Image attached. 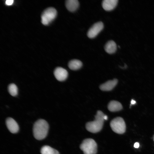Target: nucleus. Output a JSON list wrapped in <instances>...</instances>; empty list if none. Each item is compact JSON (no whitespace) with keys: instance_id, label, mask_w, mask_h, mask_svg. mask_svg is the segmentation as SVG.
<instances>
[{"instance_id":"obj_1","label":"nucleus","mask_w":154,"mask_h":154,"mask_svg":"<svg viewBox=\"0 0 154 154\" xmlns=\"http://www.w3.org/2000/svg\"><path fill=\"white\" fill-rule=\"evenodd\" d=\"M48 128V124L46 121L43 119L37 120L33 127V133L35 138L38 140L45 138L47 135Z\"/></svg>"},{"instance_id":"obj_2","label":"nucleus","mask_w":154,"mask_h":154,"mask_svg":"<svg viewBox=\"0 0 154 154\" xmlns=\"http://www.w3.org/2000/svg\"><path fill=\"white\" fill-rule=\"evenodd\" d=\"M105 114L100 110H98L95 116V120L87 122L86 125V129L92 133H96L102 129L104 120V117Z\"/></svg>"},{"instance_id":"obj_3","label":"nucleus","mask_w":154,"mask_h":154,"mask_svg":"<svg viewBox=\"0 0 154 154\" xmlns=\"http://www.w3.org/2000/svg\"><path fill=\"white\" fill-rule=\"evenodd\" d=\"M84 154H96L97 152V144L93 139L88 138L84 140L80 146Z\"/></svg>"},{"instance_id":"obj_4","label":"nucleus","mask_w":154,"mask_h":154,"mask_svg":"<svg viewBox=\"0 0 154 154\" xmlns=\"http://www.w3.org/2000/svg\"><path fill=\"white\" fill-rule=\"evenodd\" d=\"M110 126L112 130L116 133L123 134L126 130V125L124 120L121 117H117L110 122Z\"/></svg>"},{"instance_id":"obj_5","label":"nucleus","mask_w":154,"mask_h":154,"mask_svg":"<svg viewBox=\"0 0 154 154\" xmlns=\"http://www.w3.org/2000/svg\"><path fill=\"white\" fill-rule=\"evenodd\" d=\"M56 10L54 8L49 7L45 9L41 15V21L44 25L49 24L56 16Z\"/></svg>"},{"instance_id":"obj_6","label":"nucleus","mask_w":154,"mask_h":154,"mask_svg":"<svg viewBox=\"0 0 154 154\" xmlns=\"http://www.w3.org/2000/svg\"><path fill=\"white\" fill-rule=\"evenodd\" d=\"M104 27L103 23L101 21L95 23L88 31V37L91 38L95 37L103 29Z\"/></svg>"},{"instance_id":"obj_7","label":"nucleus","mask_w":154,"mask_h":154,"mask_svg":"<svg viewBox=\"0 0 154 154\" xmlns=\"http://www.w3.org/2000/svg\"><path fill=\"white\" fill-rule=\"evenodd\" d=\"M54 74L56 79L60 81L65 80L68 76L67 71L61 67L56 68L54 70Z\"/></svg>"},{"instance_id":"obj_8","label":"nucleus","mask_w":154,"mask_h":154,"mask_svg":"<svg viewBox=\"0 0 154 154\" xmlns=\"http://www.w3.org/2000/svg\"><path fill=\"white\" fill-rule=\"evenodd\" d=\"M7 127L11 133H15L19 130V126L17 122L13 118L11 117L7 118L6 120Z\"/></svg>"},{"instance_id":"obj_9","label":"nucleus","mask_w":154,"mask_h":154,"mask_svg":"<svg viewBox=\"0 0 154 154\" xmlns=\"http://www.w3.org/2000/svg\"><path fill=\"white\" fill-rule=\"evenodd\" d=\"M118 2L117 0H104L102 2V6L106 11H111L116 7Z\"/></svg>"},{"instance_id":"obj_10","label":"nucleus","mask_w":154,"mask_h":154,"mask_svg":"<svg viewBox=\"0 0 154 154\" xmlns=\"http://www.w3.org/2000/svg\"><path fill=\"white\" fill-rule=\"evenodd\" d=\"M117 80L116 79L108 80L100 85V88L103 91L111 90L117 85Z\"/></svg>"},{"instance_id":"obj_11","label":"nucleus","mask_w":154,"mask_h":154,"mask_svg":"<svg viewBox=\"0 0 154 154\" xmlns=\"http://www.w3.org/2000/svg\"><path fill=\"white\" fill-rule=\"evenodd\" d=\"M67 9L70 12H74L78 8L79 2L77 0H67L65 2Z\"/></svg>"},{"instance_id":"obj_12","label":"nucleus","mask_w":154,"mask_h":154,"mask_svg":"<svg viewBox=\"0 0 154 154\" xmlns=\"http://www.w3.org/2000/svg\"><path fill=\"white\" fill-rule=\"evenodd\" d=\"M104 49L108 53L112 54L114 53L117 49V46L115 42L113 40L107 42L104 46Z\"/></svg>"},{"instance_id":"obj_13","label":"nucleus","mask_w":154,"mask_h":154,"mask_svg":"<svg viewBox=\"0 0 154 154\" xmlns=\"http://www.w3.org/2000/svg\"><path fill=\"white\" fill-rule=\"evenodd\" d=\"M108 110L112 112L119 111L122 108L121 104L119 102L115 100L111 101L108 105Z\"/></svg>"},{"instance_id":"obj_14","label":"nucleus","mask_w":154,"mask_h":154,"mask_svg":"<svg viewBox=\"0 0 154 154\" xmlns=\"http://www.w3.org/2000/svg\"><path fill=\"white\" fill-rule=\"evenodd\" d=\"M82 63L80 60L74 59L70 60L68 63V66L71 70H76L80 69L82 66Z\"/></svg>"},{"instance_id":"obj_15","label":"nucleus","mask_w":154,"mask_h":154,"mask_svg":"<svg viewBox=\"0 0 154 154\" xmlns=\"http://www.w3.org/2000/svg\"><path fill=\"white\" fill-rule=\"evenodd\" d=\"M41 154H59L56 149L48 145L43 146L40 150Z\"/></svg>"},{"instance_id":"obj_16","label":"nucleus","mask_w":154,"mask_h":154,"mask_svg":"<svg viewBox=\"0 0 154 154\" xmlns=\"http://www.w3.org/2000/svg\"><path fill=\"white\" fill-rule=\"evenodd\" d=\"M8 90L9 93L12 96H15L18 94L17 87L15 84L13 83L9 85Z\"/></svg>"},{"instance_id":"obj_17","label":"nucleus","mask_w":154,"mask_h":154,"mask_svg":"<svg viewBox=\"0 0 154 154\" xmlns=\"http://www.w3.org/2000/svg\"><path fill=\"white\" fill-rule=\"evenodd\" d=\"M13 0H7L6 1L5 4L7 5H10L13 4Z\"/></svg>"},{"instance_id":"obj_18","label":"nucleus","mask_w":154,"mask_h":154,"mask_svg":"<svg viewBox=\"0 0 154 154\" xmlns=\"http://www.w3.org/2000/svg\"><path fill=\"white\" fill-rule=\"evenodd\" d=\"M139 146V143L138 142L135 143L134 145V147L135 148H138Z\"/></svg>"},{"instance_id":"obj_19","label":"nucleus","mask_w":154,"mask_h":154,"mask_svg":"<svg viewBox=\"0 0 154 154\" xmlns=\"http://www.w3.org/2000/svg\"><path fill=\"white\" fill-rule=\"evenodd\" d=\"M131 104L133 105L136 103V102L135 100L132 99L131 102Z\"/></svg>"},{"instance_id":"obj_20","label":"nucleus","mask_w":154,"mask_h":154,"mask_svg":"<svg viewBox=\"0 0 154 154\" xmlns=\"http://www.w3.org/2000/svg\"><path fill=\"white\" fill-rule=\"evenodd\" d=\"M104 120H107L108 118V116L106 115H105L104 116Z\"/></svg>"},{"instance_id":"obj_21","label":"nucleus","mask_w":154,"mask_h":154,"mask_svg":"<svg viewBox=\"0 0 154 154\" xmlns=\"http://www.w3.org/2000/svg\"><path fill=\"white\" fill-rule=\"evenodd\" d=\"M153 140L154 141V135L153 136Z\"/></svg>"}]
</instances>
